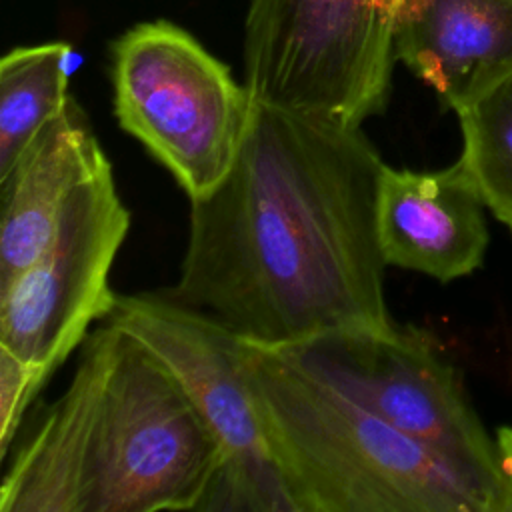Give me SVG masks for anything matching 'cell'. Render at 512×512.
I'll list each match as a JSON object with an SVG mask.
<instances>
[{
  "mask_svg": "<svg viewBox=\"0 0 512 512\" xmlns=\"http://www.w3.org/2000/svg\"><path fill=\"white\" fill-rule=\"evenodd\" d=\"M496 452L502 476V500L500 512H512V426H500L496 430Z\"/></svg>",
  "mask_w": 512,
  "mask_h": 512,
  "instance_id": "15",
  "label": "cell"
},
{
  "mask_svg": "<svg viewBox=\"0 0 512 512\" xmlns=\"http://www.w3.org/2000/svg\"><path fill=\"white\" fill-rule=\"evenodd\" d=\"M10 450L0 512L202 510L220 468L182 382L106 320L80 344L66 390Z\"/></svg>",
  "mask_w": 512,
  "mask_h": 512,
  "instance_id": "2",
  "label": "cell"
},
{
  "mask_svg": "<svg viewBox=\"0 0 512 512\" xmlns=\"http://www.w3.org/2000/svg\"><path fill=\"white\" fill-rule=\"evenodd\" d=\"M278 350L428 448L476 492L486 512H500L496 440L424 330L394 322L336 330Z\"/></svg>",
  "mask_w": 512,
  "mask_h": 512,
  "instance_id": "6",
  "label": "cell"
},
{
  "mask_svg": "<svg viewBox=\"0 0 512 512\" xmlns=\"http://www.w3.org/2000/svg\"><path fill=\"white\" fill-rule=\"evenodd\" d=\"M396 60L462 110L512 76V0H406Z\"/></svg>",
  "mask_w": 512,
  "mask_h": 512,
  "instance_id": "10",
  "label": "cell"
},
{
  "mask_svg": "<svg viewBox=\"0 0 512 512\" xmlns=\"http://www.w3.org/2000/svg\"><path fill=\"white\" fill-rule=\"evenodd\" d=\"M106 322L174 372L212 432L220 468L202 510L296 512L244 376V338L160 292L116 294Z\"/></svg>",
  "mask_w": 512,
  "mask_h": 512,
  "instance_id": "7",
  "label": "cell"
},
{
  "mask_svg": "<svg viewBox=\"0 0 512 512\" xmlns=\"http://www.w3.org/2000/svg\"><path fill=\"white\" fill-rule=\"evenodd\" d=\"M460 162L486 208L512 232V76L456 112Z\"/></svg>",
  "mask_w": 512,
  "mask_h": 512,
  "instance_id": "13",
  "label": "cell"
},
{
  "mask_svg": "<svg viewBox=\"0 0 512 512\" xmlns=\"http://www.w3.org/2000/svg\"><path fill=\"white\" fill-rule=\"evenodd\" d=\"M128 230L130 212L106 164L70 194L38 258L0 290V346L30 368L40 390L90 324L108 318L110 270Z\"/></svg>",
  "mask_w": 512,
  "mask_h": 512,
  "instance_id": "8",
  "label": "cell"
},
{
  "mask_svg": "<svg viewBox=\"0 0 512 512\" xmlns=\"http://www.w3.org/2000/svg\"><path fill=\"white\" fill-rule=\"evenodd\" d=\"M106 164L84 110L70 96L0 178V290L38 258L70 194Z\"/></svg>",
  "mask_w": 512,
  "mask_h": 512,
  "instance_id": "11",
  "label": "cell"
},
{
  "mask_svg": "<svg viewBox=\"0 0 512 512\" xmlns=\"http://www.w3.org/2000/svg\"><path fill=\"white\" fill-rule=\"evenodd\" d=\"M406 0H248L252 100L346 128L386 110Z\"/></svg>",
  "mask_w": 512,
  "mask_h": 512,
  "instance_id": "4",
  "label": "cell"
},
{
  "mask_svg": "<svg viewBox=\"0 0 512 512\" xmlns=\"http://www.w3.org/2000/svg\"><path fill=\"white\" fill-rule=\"evenodd\" d=\"M40 392L30 368L0 346V456L6 460L22 418Z\"/></svg>",
  "mask_w": 512,
  "mask_h": 512,
  "instance_id": "14",
  "label": "cell"
},
{
  "mask_svg": "<svg viewBox=\"0 0 512 512\" xmlns=\"http://www.w3.org/2000/svg\"><path fill=\"white\" fill-rule=\"evenodd\" d=\"M382 166L360 128L252 100L232 168L190 200L180 276L160 294L272 348L392 326L376 236Z\"/></svg>",
  "mask_w": 512,
  "mask_h": 512,
  "instance_id": "1",
  "label": "cell"
},
{
  "mask_svg": "<svg viewBox=\"0 0 512 512\" xmlns=\"http://www.w3.org/2000/svg\"><path fill=\"white\" fill-rule=\"evenodd\" d=\"M114 114L188 198L216 188L242 146L250 92L190 32L140 22L112 44Z\"/></svg>",
  "mask_w": 512,
  "mask_h": 512,
  "instance_id": "5",
  "label": "cell"
},
{
  "mask_svg": "<svg viewBox=\"0 0 512 512\" xmlns=\"http://www.w3.org/2000/svg\"><path fill=\"white\" fill-rule=\"evenodd\" d=\"M242 368L296 512H486L436 454L278 348L244 338Z\"/></svg>",
  "mask_w": 512,
  "mask_h": 512,
  "instance_id": "3",
  "label": "cell"
},
{
  "mask_svg": "<svg viewBox=\"0 0 512 512\" xmlns=\"http://www.w3.org/2000/svg\"><path fill=\"white\" fill-rule=\"evenodd\" d=\"M484 200L460 160L434 172L382 166L376 236L386 266L450 282L480 268L488 248Z\"/></svg>",
  "mask_w": 512,
  "mask_h": 512,
  "instance_id": "9",
  "label": "cell"
},
{
  "mask_svg": "<svg viewBox=\"0 0 512 512\" xmlns=\"http://www.w3.org/2000/svg\"><path fill=\"white\" fill-rule=\"evenodd\" d=\"M66 42L18 46L0 60V178L70 100Z\"/></svg>",
  "mask_w": 512,
  "mask_h": 512,
  "instance_id": "12",
  "label": "cell"
}]
</instances>
